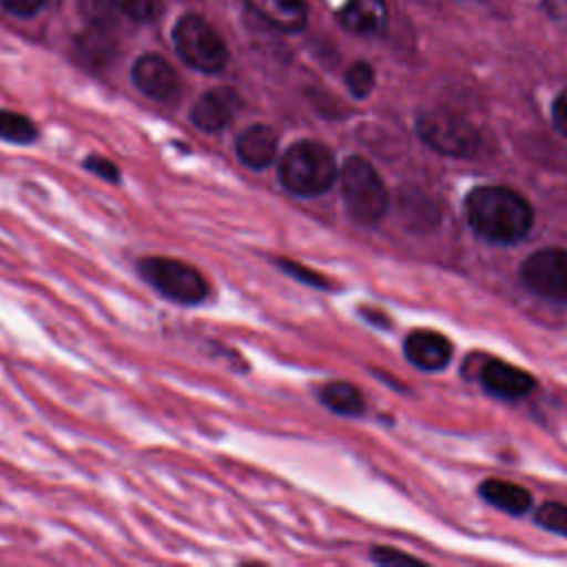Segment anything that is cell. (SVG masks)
Listing matches in <instances>:
<instances>
[{
    "label": "cell",
    "instance_id": "obj_1",
    "mask_svg": "<svg viewBox=\"0 0 567 567\" xmlns=\"http://www.w3.org/2000/svg\"><path fill=\"white\" fill-rule=\"evenodd\" d=\"M465 217L476 235L494 244H516L534 224L529 202L505 186H478L465 197Z\"/></svg>",
    "mask_w": 567,
    "mask_h": 567
},
{
    "label": "cell",
    "instance_id": "obj_2",
    "mask_svg": "<svg viewBox=\"0 0 567 567\" xmlns=\"http://www.w3.org/2000/svg\"><path fill=\"white\" fill-rule=\"evenodd\" d=\"M337 179L334 153L315 140L292 144L279 159V182L299 197H317Z\"/></svg>",
    "mask_w": 567,
    "mask_h": 567
},
{
    "label": "cell",
    "instance_id": "obj_3",
    "mask_svg": "<svg viewBox=\"0 0 567 567\" xmlns=\"http://www.w3.org/2000/svg\"><path fill=\"white\" fill-rule=\"evenodd\" d=\"M341 195L350 217L365 226L377 224L385 215L390 202L379 173L359 155L348 157L341 166Z\"/></svg>",
    "mask_w": 567,
    "mask_h": 567
},
{
    "label": "cell",
    "instance_id": "obj_4",
    "mask_svg": "<svg viewBox=\"0 0 567 567\" xmlns=\"http://www.w3.org/2000/svg\"><path fill=\"white\" fill-rule=\"evenodd\" d=\"M173 44L177 55L202 73H217L228 64V47L224 38L202 16H182L173 29Z\"/></svg>",
    "mask_w": 567,
    "mask_h": 567
},
{
    "label": "cell",
    "instance_id": "obj_5",
    "mask_svg": "<svg viewBox=\"0 0 567 567\" xmlns=\"http://www.w3.org/2000/svg\"><path fill=\"white\" fill-rule=\"evenodd\" d=\"M137 270L162 297L175 303L195 306L208 295L204 275L186 261L171 257H144L137 264Z\"/></svg>",
    "mask_w": 567,
    "mask_h": 567
},
{
    "label": "cell",
    "instance_id": "obj_6",
    "mask_svg": "<svg viewBox=\"0 0 567 567\" xmlns=\"http://www.w3.org/2000/svg\"><path fill=\"white\" fill-rule=\"evenodd\" d=\"M419 137L434 151L454 157H467L481 146L478 131L456 113L425 111L416 117Z\"/></svg>",
    "mask_w": 567,
    "mask_h": 567
},
{
    "label": "cell",
    "instance_id": "obj_7",
    "mask_svg": "<svg viewBox=\"0 0 567 567\" xmlns=\"http://www.w3.org/2000/svg\"><path fill=\"white\" fill-rule=\"evenodd\" d=\"M523 286L549 301L567 303V250L545 248L520 264Z\"/></svg>",
    "mask_w": 567,
    "mask_h": 567
},
{
    "label": "cell",
    "instance_id": "obj_8",
    "mask_svg": "<svg viewBox=\"0 0 567 567\" xmlns=\"http://www.w3.org/2000/svg\"><path fill=\"white\" fill-rule=\"evenodd\" d=\"M133 84L157 102H173L179 95V78L175 69L157 53H146L135 60L131 71Z\"/></svg>",
    "mask_w": 567,
    "mask_h": 567
},
{
    "label": "cell",
    "instance_id": "obj_9",
    "mask_svg": "<svg viewBox=\"0 0 567 567\" xmlns=\"http://www.w3.org/2000/svg\"><path fill=\"white\" fill-rule=\"evenodd\" d=\"M241 109V97L230 86H215L197 97L190 109V122L206 133L221 131L228 126Z\"/></svg>",
    "mask_w": 567,
    "mask_h": 567
},
{
    "label": "cell",
    "instance_id": "obj_10",
    "mask_svg": "<svg viewBox=\"0 0 567 567\" xmlns=\"http://www.w3.org/2000/svg\"><path fill=\"white\" fill-rule=\"evenodd\" d=\"M483 388L498 399H523L536 388V379L501 359H487L481 370Z\"/></svg>",
    "mask_w": 567,
    "mask_h": 567
},
{
    "label": "cell",
    "instance_id": "obj_11",
    "mask_svg": "<svg viewBox=\"0 0 567 567\" xmlns=\"http://www.w3.org/2000/svg\"><path fill=\"white\" fill-rule=\"evenodd\" d=\"M405 359L427 372H436L450 363L452 343L434 330H412L403 341Z\"/></svg>",
    "mask_w": 567,
    "mask_h": 567
},
{
    "label": "cell",
    "instance_id": "obj_12",
    "mask_svg": "<svg viewBox=\"0 0 567 567\" xmlns=\"http://www.w3.org/2000/svg\"><path fill=\"white\" fill-rule=\"evenodd\" d=\"M385 0H346L339 9V22L357 35H379L388 27Z\"/></svg>",
    "mask_w": 567,
    "mask_h": 567
},
{
    "label": "cell",
    "instance_id": "obj_13",
    "mask_svg": "<svg viewBox=\"0 0 567 567\" xmlns=\"http://www.w3.org/2000/svg\"><path fill=\"white\" fill-rule=\"evenodd\" d=\"M277 133L266 124H252L239 133L235 151L241 164L248 168H266L277 155Z\"/></svg>",
    "mask_w": 567,
    "mask_h": 567
},
{
    "label": "cell",
    "instance_id": "obj_14",
    "mask_svg": "<svg viewBox=\"0 0 567 567\" xmlns=\"http://www.w3.org/2000/svg\"><path fill=\"white\" fill-rule=\"evenodd\" d=\"M244 2L270 27L286 33L301 31L308 22L306 0H244Z\"/></svg>",
    "mask_w": 567,
    "mask_h": 567
},
{
    "label": "cell",
    "instance_id": "obj_15",
    "mask_svg": "<svg viewBox=\"0 0 567 567\" xmlns=\"http://www.w3.org/2000/svg\"><path fill=\"white\" fill-rule=\"evenodd\" d=\"M478 492L487 503H492L494 507H498L512 516L525 514L532 505V494L525 487L509 483V481L487 478L485 483H481Z\"/></svg>",
    "mask_w": 567,
    "mask_h": 567
},
{
    "label": "cell",
    "instance_id": "obj_16",
    "mask_svg": "<svg viewBox=\"0 0 567 567\" xmlns=\"http://www.w3.org/2000/svg\"><path fill=\"white\" fill-rule=\"evenodd\" d=\"M319 399L326 408H330L337 414H346V416H357L363 412V396L361 392L346 381H332L326 383L319 390Z\"/></svg>",
    "mask_w": 567,
    "mask_h": 567
},
{
    "label": "cell",
    "instance_id": "obj_17",
    "mask_svg": "<svg viewBox=\"0 0 567 567\" xmlns=\"http://www.w3.org/2000/svg\"><path fill=\"white\" fill-rule=\"evenodd\" d=\"M109 29L111 27H91L89 24L86 33L80 38V44H78L80 53H82V58L86 62H91V64L109 62V58H111V53L115 49V44H113V40L109 35Z\"/></svg>",
    "mask_w": 567,
    "mask_h": 567
},
{
    "label": "cell",
    "instance_id": "obj_18",
    "mask_svg": "<svg viewBox=\"0 0 567 567\" xmlns=\"http://www.w3.org/2000/svg\"><path fill=\"white\" fill-rule=\"evenodd\" d=\"M0 137L11 144H31L38 137V128L22 113L0 111Z\"/></svg>",
    "mask_w": 567,
    "mask_h": 567
},
{
    "label": "cell",
    "instance_id": "obj_19",
    "mask_svg": "<svg viewBox=\"0 0 567 567\" xmlns=\"http://www.w3.org/2000/svg\"><path fill=\"white\" fill-rule=\"evenodd\" d=\"M346 86L354 97H368L374 89V69L365 60H357L346 71Z\"/></svg>",
    "mask_w": 567,
    "mask_h": 567
},
{
    "label": "cell",
    "instance_id": "obj_20",
    "mask_svg": "<svg viewBox=\"0 0 567 567\" xmlns=\"http://www.w3.org/2000/svg\"><path fill=\"white\" fill-rule=\"evenodd\" d=\"M113 4L135 22L155 20L162 11V0H113Z\"/></svg>",
    "mask_w": 567,
    "mask_h": 567
},
{
    "label": "cell",
    "instance_id": "obj_21",
    "mask_svg": "<svg viewBox=\"0 0 567 567\" xmlns=\"http://www.w3.org/2000/svg\"><path fill=\"white\" fill-rule=\"evenodd\" d=\"M536 523L554 534L567 536V505L563 503H545L536 512Z\"/></svg>",
    "mask_w": 567,
    "mask_h": 567
},
{
    "label": "cell",
    "instance_id": "obj_22",
    "mask_svg": "<svg viewBox=\"0 0 567 567\" xmlns=\"http://www.w3.org/2000/svg\"><path fill=\"white\" fill-rule=\"evenodd\" d=\"M82 16L91 27H111L113 24V9L106 0H84Z\"/></svg>",
    "mask_w": 567,
    "mask_h": 567
},
{
    "label": "cell",
    "instance_id": "obj_23",
    "mask_svg": "<svg viewBox=\"0 0 567 567\" xmlns=\"http://www.w3.org/2000/svg\"><path fill=\"white\" fill-rule=\"evenodd\" d=\"M84 168L95 173L97 177L106 179V182H120V168L109 159V157H102V155H89L84 157Z\"/></svg>",
    "mask_w": 567,
    "mask_h": 567
},
{
    "label": "cell",
    "instance_id": "obj_24",
    "mask_svg": "<svg viewBox=\"0 0 567 567\" xmlns=\"http://www.w3.org/2000/svg\"><path fill=\"white\" fill-rule=\"evenodd\" d=\"M372 560L379 563V565H421L423 560H419L416 556H410L405 551H399V549H392V547H374L372 549Z\"/></svg>",
    "mask_w": 567,
    "mask_h": 567
},
{
    "label": "cell",
    "instance_id": "obj_25",
    "mask_svg": "<svg viewBox=\"0 0 567 567\" xmlns=\"http://www.w3.org/2000/svg\"><path fill=\"white\" fill-rule=\"evenodd\" d=\"M277 264H279V268L281 270H286L288 275H292L295 279H301V281H306L308 286H317V288H326L328 284H326V279L321 277V275H317V272H312V270H308V268H303L301 264H297V261H290V259H277Z\"/></svg>",
    "mask_w": 567,
    "mask_h": 567
},
{
    "label": "cell",
    "instance_id": "obj_26",
    "mask_svg": "<svg viewBox=\"0 0 567 567\" xmlns=\"http://www.w3.org/2000/svg\"><path fill=\"white\" fill-rule=\"evenodd\" d=\"M551 120H554L556 131L567 137V89L556 95L554 106H551Z\"/></svg>",
    "mask_w": 567,
    "mask_h": 567
},
{
    "label": "cell",
    "instance_id": "obj_27",
    "mask_svg": "<svg viewBox=\"0 0 567 567\" xmlns=\"http://www.w3.org/2000/svg\"><path fill=\"white\" fill-rule=\"evenodd\" d=\"M2 7L16 16H31L35 13L44 0H0Z\"/></svg>",
    "mask_w": 567,
    "mask_h": 567
}]
</instances>
